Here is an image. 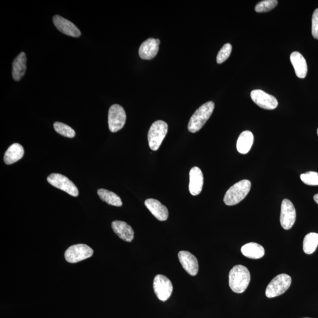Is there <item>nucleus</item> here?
I'll use <instances>...</instances> for the list:
<instances>
[{"label": "nucleus", "mask_w": 318, "mask_h": 318, "mask_svg": "<svg viewBox=\"0 0 318 318\" xmlns=\"http://www.w3.org/2000/svg\"><path fill=\"white\" fill-rule=\"evenodd\" d=\"M250 281L249 271L243 265H236L229 272V284L233 292L237 293L245 292Z\"/></svg>", "instance_id": "1"}, {"label": "nucleus", "mask_w": 318, "mask_h": 318, "mask_svg": "<svg viewBox=\"0 0 318 318\" xmlns=\"http://www.w3.org/2000/svg\"><path fill=\"white\" fill-rule=\"evenodd\" d=\"M215 103L213 101H208L201 105L191 117L188 124V130L191 133H196L199 131L210 118L214 111Z\"/></svg>", "instance_id": "2"}, {"label": "nucleus", "mask_w": 318, "mask_h": 318, "mask_svg": "<svg viewBox=\"0 0 318 318\" xmlns=\"http://www.w3.org/2000/svg\"><path fill=\"white\" fill-rule=\"evenodd\" d=\"M251 182L242 180L230 187L224 197V202L228 206H233L242 201L250 192Z\"/></svg>", "instance_id": "3"}, {"label": "nucleus", "mask_w": 318, "mask_h": 318, "mask_svg": "<svg viewBox=\"0 0 318 318\" xmlns=\"http://www.w3.org/2000/svg\"><path fill=\"white\" fill-rule=\"evenodd\" d=\"M168 132V125L162 120L152 124L148 132V141L152 150L156 151L160 147Z\"/></svg>", "instance_id": "4"}, {"label": "nucleus", "mask_w": 318, "mask_h": 318, "mask_svg": "<svg viewBox=\"0 0 318 318\" xmlns=\"http://www.w3.org/2000/svg\"><path fill=\"white\" fill-rule=\"evenodd\" d=\"M291 283L292 279L289 275L285 274L279 275L268 284L265 294L268 298L280 296L287 291Z\"/></svg>", "instance_id": "5"}, {"label": "nucleus", "mask_w": 318, "mask_h": 318, "mask_svg": "<svg viewBox=\"0 0 318 318\" xmlns=\"http://www.w3.org/2000/svg\"><path fill=\"white\" fill-rule=\"evenodd\" d=\"M93 250L85 244H77L69 247L66 251V260L71 263L79 262L93 256Z\"/></svg>", "instance_id": "6"}, {"label": "nucleus", "mask_w": 318, "mask_h": 318, "mask_svg": "<svg viewBox=\"0 0 318 318\" xmlns=\"http://www.w3.org/2000/svg\"><path fill=\"white\" fill-rule=\"evenodd\" d=\"M126 114L121 105L113 104L109 109L108 123L109 130L113 133L118 132L125 126Z\"/></svg>", "instance_id": "7"}, {"label": "nucleus", "mask_w": 318, "mask_h": 318, "mask_svg": "<svg viewBox=\"0 0 318 318\" xmlns=\"http://www.w3.org/2000/svg\"><path fill=\"white\" fill-rule=\"evenodd\" d=\"M47 181L52 186L64 191L71 196L77 197L79 195V190L77 186L68 178L63 175L52 173L48 177Z\"/></svg>", "instance_id": "8"}, {"label": "nucleus", "mask_w": 318, "mask_h": 318, "mask_svg": "<svg viewBox=\"0 0 318 318\" xmlns=\"http://www.w3.org/2000/svg\"><path fill=\"white\" fill-rule=\"evenodd\" d=\"M153 289L157 298L165 302L171 297L173 288L169 279L164 275H157L154 279Z\"/></svg>", "instance_id": "9"}, {"label": "nucleus", "mask_w": 318, "mask_h": 318, "mask_svg": "<svg viewBox=\"0 0 318 318\" xmlns=\"http://www.w3.org/2000/svg\"><path fill=\"white\" fill-rule=\"evenodd\" d=\"M296 218V212L294 205L291 201L285 199L281 204L280 222L282 227L289 230L294 225Z\"/></svg>", "instance_id": "10"}, {"label": "nucleus", "mask_w": 318, "mask_h": 318, "mask_svg": "<svg viewBox=\"0 0 318 318\" xmlns=\"http://www.w3.org/2000/svg\"><path fill=\"white\" fill-rule=\"evenodd\" d=\"M252 100L260 108L266 110H274L278 107V101L273 95L261 90H254L251 92Z\"/></svg>", "instance_id": "11"}, {"label": "nucleus", "mask_w": 318, "mask_h": 318, "mask_svg": "<svg viewBox=\"0 0 318 318\" xmlns=\"http://www.w3.org/2000/svg\"><path fill=\"white\" fill-rule=\"evenodd\" d=\"M53 23L62 33L73 37L80 36L81 32L75 25L61 16L56 15L52 18Z\"/></svg>", "instance_id": "12"}, {"label": "nucleus", "mask_w": 318, "mask_h": 318, "mask_svg": "<svg viewBox=\"0 0 318 318\" xmlns=\"http://www.w3.org/2000/svg\"><path fill=\"white\" fill-rule=\"evenodd\" d=\"M180 263L189 275L195 276L199 271L197 258L187 251H180L178 254Z\"/></svg>", "instance_id": "13"}, {"label": "nucleus", "mask_w": 318, "mask_h": 318, "mask_svg": "<svg viewBox=\"0 0 318 318\" xmlns=\"http://www.w3.org/2000/svg\"><path fill=\"white\" fill-rule=\"evenodd\" d=\"M160 40L158 39L150 38L141 44L139 54L143 60H151L157 55L159 49Z\"/></svg>", "instance_id": "14"}, {"label": "nucleus", "mask_w": 318, "mask_h": 318, "mask_svg": "<svg viewBox=\"0 0 318 318\" xmlns=\"http://www.w3.org/2000/svg\"><path fill=\"white\" fill-rule=\"evenodd\" d=\"M189 192L193 196H197L202 190L203 186V175L201 170L197 167L191 169L189 173Z\"/></svg>", "instance_id": "15"}, {"label": "nucleus", "mask_w": 318, "mask_h": 318, "mask_svg": "<svg viewBox=\"0 0 318 318\" xmlns=\"http://www.w3.org/2000/svg\"><path fill=\"white\" fill-rule=\"evenodd\" d=\"M144 204L154 217L160 221H165L169 217L168 208L160 201L154 199H148Z\"/></svg>", "instance_id": "16"}, {"label": "nucleus", "mask_w": 318, "mask_h": 318, "mask_svg": "<svg viewBox=\"0 0 318 318\" xmlns=\"http://www.w3.org/2000/svg\"><path fill=\"white\" fill-rule=\"evenodd\" d=\"M113 231L122 239L127 242H131L134 239V231L132 227L123 221H115L112 224Z\"/></svg>", "instance_id": "17"}, {"label": "nucleus", "mask_w": 318, "mask_h": 318, "mask_svg": "<svg viewBox=\"0 0 318 318\" xmlns=\"http://www.w3.org/2000/svg\"><path fill=\"white\" fill-rule=\"evenodd\" d=\"M292 65L294 68L296 75L300 79H304L307 75V66L306 60L298 51H294L290 56Z\"/></svg>", "instance_id": "18"}, {"label": "nucleus", "mask_w": 318, "mask_h": 318, "mask_svg": "<svg viewBox=\"0 0 318 318\" xmlns=\"http://www.w3.org/2000/svg\"><path fill=\"white\" fill-rule=\"evenodd\" d=\"M26 62V55L24 52H20L14 59L12 70V76L14 80L19 81L24 76L27 68Z\"/></svg>", "instance_id": "19"}, {"label": "nucleus", "mask_w": 318, "mask_h": 318, "mask_svg": "<svg viewBox=\"0 0 318 318\" xmlns=\"http://www.w3.org/2000/svg\"><path fill=\"white\" fill-rule=\"evenodd\" d=\"M254 141V136L249 130L244 131L238 137L236 148L239 153L246 154L250 150Z\"/></svg>", "instance_id": "20"}, {"label": "nucleus", "mask_w": 318, "mask_h": 318, "mask_svg": "<svg viewBox=\"0 0 318 318\" xmlns=\"http://www.w3.org/2000/svg\"><path fill=\"white\" fill-rule=\"evenodd\" d=\"M24 154V148L19 143H14L6 151L4 161L6 165H12L20 160Z\"/></svg>", "instance_id": "21"}, {"label": "nucleus", "mask_w": 318, "mask_h": 318, "mask_svg": "<svg viewBox=\"0 0 318 318\" xmlns=\"http://www.w3.org/2000/svg\"><path fill=\"white\" fill-rule=\"evenodd\" d=\"M241 252L245 257L253 259H260L264 255L263 247L254 242L243 245L241 248Z\"/></svg>", "instance_id": "22"}, {"label": "nucleus", "mask_w": 318, "mask_h": 318, "mask_svg": "<svg viewBox=\"0 0 318 318\" xmlns=\"http://www.w3.org/2000/svg\"><path fill=\"white\" fill-rule=\"evenodd\" d=\"M97 194L100 199L112 206L120 207L122 206V201L120 197L111 191L100 189L97 190Z\"/></svg>", "instance_id": "23"}, {"label": "nucleus", "mask_w": 318, "mask_h": 318, "mask_svg": "<svg viewBox=\"0 0 318 318\" xmlns=\"http://www.w3.org/2000/svg\"><path fill=\"white\" fill-rule=\"evenodd\" d=\"M318 246V234L311 232L307 234L304 238L303 242V250L307 254H312L316 250Z\"/></svg>", "instance_id": "24"}, {"label": "nucleus", "mask_w": 318, "mask_h": 318, "mask_svg": "<svg viewBox=\"0 0 318 318\" xmlns=\"http://www.w3.org/2000/svg\"><path fill=\"white\" fill-rule=\"evenodd\" d=\"M54 128L56 132L66 137L73 138L76 135L75 131L65 123L56 122L54 124Z\"/></svg>", "instance_id": "25"}, {"label": "nucleus", "mask_w": 318, "mask_h": 318, "mask_svg": "<svg viewBox=\"0 0 318 318\" xmlns=\"http://www.w3.org/2000/svg\"><path fill=\"white\" fill-rule=\"evenodd\" d=\"M278 3L277 0H264L257 4L254 10L257 13L270 12L277 6Z\"/></svg>", "instance_id": "26"}, {"label": "nucleus", "mask_w": 318, "mask_h": 318, "mask_svg": "<svg viewBox=\"0 0 318 318\" xmlns=\"http://www.w3.org/2000/svg\"><path fill=\"white\" fill-rule=\"evenodd\" d=\"M300 179L305 185L309 186H318V173L315 172H307L300 175Z\"/></svg>", "instance_id": "27"}, {"label": "nucleus", "mask_w": 318, "mask_h": 318, "mask_svg": "<svg viewBox=\"0 0 318 318\" xmlns=\"http://www.w3.org/2000/svg\"><path fill=\"white\" fill-rule=\"evenodd\" d=\"M232 49V45L229 43L225 44L221 50L218 52L217 61L218 64L224 63L227 60L231 54Z\"/></svg>", "instance_id": "28"}, {"label": "nucleus", "mask_w": 318, "mask_h": 318, "mask_svg": "<svg viewBox=\"0 0 318 318\" xmlns=\"http://www.w3.org/2000/svg\"><path fill=\"white\" fill-rule=\"evenodd\" d=\"M312 34L314 38L318 39V9L314 11L312 15Z\"/></svg>", "instance_id": "29"}, {"label": "nucleus", "mask_w": 318, "mask_h": 318, "mask_svg": "<svg viewBox=\"0 0 318 318\" xmlns=\"http://www.w3.org/2000/svg\"><path fill=\"white\" fill-rule=\"evenodd\" d=\"M313 199L314 201H315V202L318 204V194H315V195L313 196Z\"/></svg>", "instance_id": "30"}, {"label": "nucleus", "mask_w": 318, "mask_h": 318, "mask_svg": "<svg viewBox=\"0 0 318 318\" xmlns=\"http://www.w3.org/2000/svg\"><path fill=\"white\" fill-rule=\"evenodd\" d=\"M317 136H318V129L317 130Z\"/></svg>", "instance_id": "31"}, {"label": "nucleus", "mask_w": 318, "mask_h": 318, "mask_svg": "<svg viewBox=\"0 0 318 318\" xmlns=\"http://www.w3.org/2000/svg\"><path fill=\"white\" fill-rule=\"evenodd\" d=\"M303 318H310V317H303Z\"/></svg>", "instance_id": "32"}]
</instances>
